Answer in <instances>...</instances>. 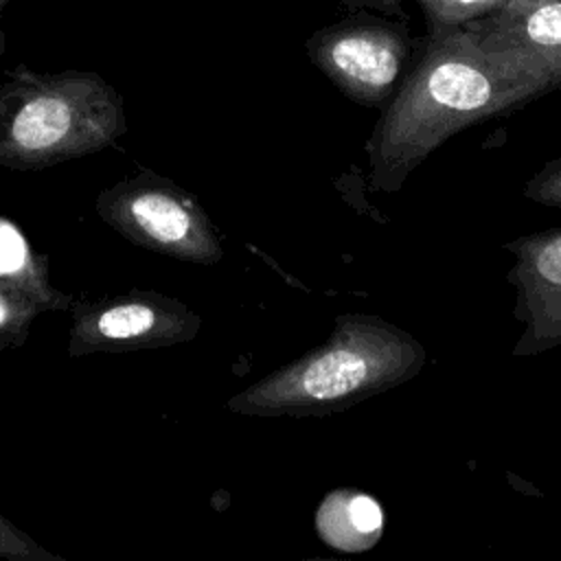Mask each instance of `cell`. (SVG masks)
<instances>
[{
	"label": "cell",
	"mask_w": 561,
	"mask_h": 561,
	"mask_svg": "<svg viewBox=\"0 0 561 561\" xmlns=\"http://www.w3.org/2000/svg\"><path fill=\"white\" fill-rule=\"evenodd\" d=\"M548 88L482 44L436 48L386 107L366 145L373 191L397 193L456 131Z\"/></svg>",
	"instance_id": "6da1fadb"
},
{
	"label": "cell",
	"mask_w": 561,
	"mask_h": 561,
	"mask_svg": "<svg viewBox=\"0 0 561 561\" xmlns=\"http://www.w3.org/2000/svg\"><path fill=\"white\" fill-rule=\"evenodd\" d=\"M427 351L408 331L370 313L337 316L329 340L228 399L248 416L327 414L405 383Z\"/></svg>",
	"instance_id": "7a4b0ae2"
},
{
	"label": "cell",
	"mask_w": 561,
	"mask_h": 561,
	"mask_svg": "<svg viewBox=\"0 0 561 561\" xmlns=\"http://www.w3.org/2000/svg\"><path fill=\"white\" fill-rule=\"evenodd\" d=\"M125 131L118 94L90 72L31 75L0 116V164L42 169L112 145Z\"/></svg>",
	"instance_id": "3957f363"
},
{
	"label": "cell",
	"mask_w": 561,
	"mask_h": 561,
	"mask_svg": "<svg viewBox=\"0 0 561 561\" xmlns=\"http://www.w3.org/2000/svg\"><path fill=\"white\" fill-rule=\"evenodd\" d=\"M96 213L134 243L178 261L213 265L224 256L221 241L193 195L153 173L105 188Z\"/></svg>",
	"instance_id": "277c9868"
},
{
	"label": "cell",
	"mask_w": 561,
	"mask_h": 561,
	"mask_svg": "<svg viewBox=\"0 0 561 561\" xmlns=\"http://www.w3.org/2000/svg\"><path fill=\"white\" fill-rule=\"evenodd\" d=\"M199 324V316L175 298L153 291H131L77 305L68 353L77 357L162 348L193 340Z\"/></svg>",
	"instance_id": "5b68a950"
},
{
	"label": "cell",
	"mask_w": 561,
	"mask_h": 561,
	"mask_svg": "<svg viewBox=\"0 0 561 561\" xmlns=\"http://www.w3.org/2000/svg\"><path fill=\"white\" fill-rule=\"evenodd\" d=\"M515 263L506 278L515 287L522 337L515 355H535L561 344V226L524 234L504 245Z\"/></svg>",
	"instance_id": "8992f818"
},
{
	"label": "cell",
	"mask_w": 561,
	"mask_h": 561,
	"mask_svg": "<svg viewBox=\"0 0 561 561\" xmlns=\"http://www.w3.org/2000/svg\"><path fill=\"white\" fill-rule=\"evenodd\" d=\"M309 53L342 92L364 105H379L390 96L403 64V48L394 37L364 26L324 31L309 42Z\"/></svg>",
	"instance_id": "52a82bcc"
},
{
	"label": "cell",
	"mask_w": 561,
	"mask_h": 561,
	"mask_svg": "<svg viewBox=\"0 0 561 561\" xmlns=\"http://www.w3.org/2000/svg\"><path fill=\"white\" fill-rule=\"evenodd\" d=\"M320 539L344 552L373 548L383 533V513L375 497L357 489H335L318 506Z\"/></svg>",
	"instance_id": "ba28073f"
},
{
	"label": "cell",
	"mask_w": 561,
	"mask_h": 561,
	"mask_svg": "<svg viewBox=\"0 0 561 561\" xmlns=\"http://www.w3.org/2000/svg\"><path fill=\"white\" fill-rule=\"evenodd\" d=\"M0 289L37 311L61 309L70 300L50 280L46 261L33 252L20 228L0 217Z\"/></svg>",
	"instance_id": "9c48e42d"
},
{
	"label": "cell",
	"mask_w": 561,
	"mask_h": 561,
	"mask_svg": "<svg viewBox=\"0 0 561 561\" xmlns=\"http://www.w3.org/2000/svg\"><path fill=\"white\" fill-rule=\"evenodd\" d=\"M0 557L15 561H61L0 515Z\"/></svg>",
	"instance_id": "30bf717a"
},
{
	"label": "cell",
	"mask_w": 561,
	"mask_h": 561,
	"mask_svg": "<svg viewBox=\"0 0 561 561\" xmlns=\"http://www.w3.org/2000/svg\"><path fill=\"white\" fill-rule=\"evenodd\" d=\"M524 197L548 208H561V156L546 162L526 182Z\"/></svg>",
	"instance_id": "8fae6325"
},
{
	"label": "cell",
	"mask_w": 561,
	"mask_h": 561,
	"mask_svg": "<svg viewBox=\"0 0 561 561\" xmlns=\"http://www.w3.org/2000/svg\"><path fill=\"white\" fill-rule=\"evenodd\" d=\"M39 311L0 289V333H20Z\"/></svg>",
	"instance_id": "7c38bea8"
},
{
	"label": "cell",
	"mask_w": 561,
	"mask_h": 561,
	"mask_svg": "<svg viewBox=\"0 0 561 561\" xmlns=\"http://www.w3.org/2000/svg\"><path fill=\"white\" fill-rule=\"evenodd\" d=\"M0 46H2V44H0Z\"/></svg>",
	"instance_id": "4fadbf2b"
}]
</instances>
